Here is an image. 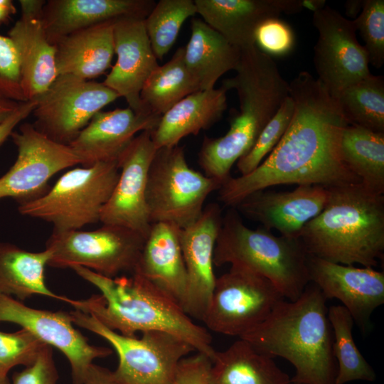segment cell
<instances>
[{"instance_id": "cell-1", "label": "cell", "mask_w": 384, "mask_h": 384, "mask_svg": "<svg viewBox=\"0 0 384 384\" xmlns=\"http://www.w3.org/2000/svg\"><path fill=\"white\" fill-rule=\"evenodd\" d=\"M294 110L278 144L250 173L230 177L218 199L235 207L248 195L277 185L333 188L361 183L341 159L343 131L348 124L336 98L306 71L289 82Z\"/></svg>"}, {"instance_id": "cell-2", "label": "cell", "mask_w": 384, "mask_h": 384, "mask_svg": "<svg viewBox=\"0 0 384 384\" xmlns=\"http://www.w3.org/2000/svg\"><path fill=\"white\" fill-rule=\"evenodd\" d=\"M70 269L100 292L87 299H73L75 309L124 336L149 331L171 334L213 359L216 351L208 329L193 322L177 302L141 274L110 278L81 266Z\"/></svg>"}, {"instance_id": "cell-3", "label": "cell", "mask_w": 384, "mask_h": 384, "mask_svg": "<svg viewBox=\"0 0 384 384\" xmlns=\"http://www.w3.org/2000/svg\"><path fill=\"white\" fill-rule=\"evenodd\" d=\"M235 70V75L223 84L236 90L239 112L233 116L223 136L205 137L198 152V164L204 174L220 183L230 177L233 166L251 150L289 95V83L274 60L256 46L240 50Z\"/></svg>"}, {"instance_id": "cell-4", "label": "cell", "mask_w": 384, "mask_h": 384, "mask_svg": "<svg viewBox=\"0 0 384 384\" xmlns=\"http://www.w3.org/2000/svg\"><path fill=\"white\" fill-rule=\"evenodd\" d=\"M326 299L310 282L296 300L280 301L259 325L241 336L260 352L287 360L301 384H336L333 332Z\"/></svg>"}, {"instance_id": "cell-5", "label": "cell", "mask_w": 384, "mask_h": 384, "mask_svg": "<svg viewBox=\"0 0 384 384\" xmlns=\"http://www.w3.org/2000/svg\"><path fill=\"white\" fill-rule=\"evenodd\" d=\"M323 210L302 230L309 256L374 267L384 255V195L361 183L329 188Z\"/></svg>"}, {"instance_id": "cell-6", "label": "cell", "mask_w": 384, "mask_h": 384, "mask_svg": "<svg viewBox=\"0 0 384 384\" xmlns=\"http://www.w3.org/2000/svg\"><path fill=\"white\" fill-rule=\"evenodd\" d=\"M308 257L299 239L277 236L264 228H249L230 207L223 216L213 265L251 270L270 281L285 299L294 301L310 283Z\"/></svg>"}, {"instance_id": "cell-7", "label": "cell", "mask_w": 384, "mask_h": 384, "mask_svg": "<svg viewBox=\"0 0 384 384\" xmlns=\"http://www.w3.org/2000/svg\"><path fill=\"white\" fill-rule=\"evenodd\" d=\"M119 175L117 161L70 169L43 194L19 203L18 211L51 223L55 231L80 230L100 221Z\"/></svg>"}, {"instance_id": "cell-8", "label": "cell", "mask_w": 384, "mask_h": 384, "mask_svg": "<svg viewBox=\"0 0 384 384\" xmlns=\"http://www.w3.org/2000/svg\"><path fill=\"white\" fill-rule=\"evenodd\" d=\"M220 186L190 167L181 146L157 149L146 189L151 224L169 223L181 229L190 225L201 216L208 196Z\"/></svg>"}, {"instance_id": "cell-9", "label": "cell", "mask_w": 384, "mask_h": 384, "mask_svg": "<svg viewBox=\"0 0 384 384\" xmlns=\"http://www.w3.org/2000/svg\"><path fill=\"white\" fill-rule=\"evenodd\" d=\"M73 324L106 340L119 362L114 370L122 384H170L178 362L195 349L167 332L149 331L140 338L113 331L93 316L75 309L68 312Z\"/></svg>"}, {"instance_id": "cell-10", "label": "cell", "mask_w": 384, "mask_h": 384, "mask_svg": "<svg viewBox=\"0 0 384 384\" xmlns=\"http://www.w3.org/2000/svg\"><path fill=\"white\" fill-rule=\"evenodd\" d=\"M146 238L131 229L102 224L92 230H53L46 243L52 252L48 266H81L102 276L114 278L132 274Z\"/></svg>"}, {"instance_id": "cell-11", "label": "cell", "mask_w": 384, "mask_h": 384, "mask_svg": "<svg viewBox=\"0 0 384 384\" xmlns=\"http://www.w3.org/2000/svg\"><path fill=\"white\" fill-rule=\"evenodd\" d=\"M284 299L265 277L239 266L216 277L202 322L208 330L240 338Z\"/></svg>"}, {"instance_id": "cell-12", "label": "cell", "mask_w": 384, "mask_h": 384, "mask_svg": "<svg viewBox=\"0 0 384 384\" xmlns=\"http://www.w3.org/2000/svg\"><path fill=\"white\" fill-rule=\"evenodd\" d=\"M118 97L102 82L58 75L36 100L33 125L53 142L69 146L96 113Z\"/></svg>"}, {"instance_id": "cell-13", "label": "cell", "mask_w": 384, "mask_h": 384, "mask_svg": "<svg viewBox=\"0 0 384 384\" xmlns=\"http://www.w3.org/2000/svg\"><path fill=\"white\" fill-rule=\"evenodd\" d=\"M313 24L319 33L314 48L316 79L332 97L371 74L353 20L325 6L314 11Z\"/></svg>"}, {"instance_id": "cell-14", "label": "cell", "mask_w": 384, "mask_h": 384, "mask_svg": "<svg viewBox=\"0 0 384 384\" xmlns=\"http://www.w3.org/2000/svg\"><path fill=\"white\" fill-rule=\"evenodd\" d=\"M10 137L18 154L13 166L0 178V199L12 198L19 203L34 199L46 192L55 174L80 164L69 146L53 142L33 124H21Z\"/></svg>"}, {"instance_id": "cell-15", "label": "cell", "mask_w": 384, "mask_h": 384, "mask_svg": "<svg viewBox=\"0 0 384 384\" xmlns=\"http://www.w3.org/2000/svg\"><path fill=\"white\" fill-rule=\"evenodd\" d=\"M19 325L45 343L56 348L68 359L73 384H82L94 360L112 353L107 347L89 343L66 311L31 308L14 297L0 294V323Z\"/></svg>"}, {"instance_id": "cell-16", "label": "cell", "mask_w": 384, "mask_h": 384, "mask_svg": "<svg viewBox=\"0 0 384 384\" xmlns=\"http://www.w3.org/2000/svg\"><path fill=\"white\" fill-rule=\"evenodd\" d=\"M151 131L138 134L119 156V178L100 220L102 224L124 227L145 238L151 225L146 203L147 177L157 149Z\"/></svg>"}, {"instance_id": "cell-17", "label": "cell", "mask_w": 384, "mask_h": 384, "mask_svg": "<svg viewBox=\"0 0 384 384\" xmlns=\"http://www.w3.org/2000/svg\"><path fill=\"white\" fill-rule=\"evenodd\" d=\"M222 220L220 206L210 203L204 207L194 223L180 230V243L187 275L182 307L191 319L201 321L216 279L213 252Z\"/></svg>"}, {"instance_id": "cell-18", "label": "cell", "mask_w": 384, "mask_h": 384, "mask_svg": "<svg viewBox=\"0 0 384 384\" xmlns=\"http://www.w3.org/2000/svg\"><path fill=\"white\" fill-rule=\"evenodd\" d=\"M310 282L324 297L336 299L362 329L373 311L384 303V273L373 267H357L309 256Z\"/></svg>"}, {"instance_id": "cell-19", "label": "cell", "mask_w": 384, "mask_h": 384, "mask_svg": "<svg viewBox=\"0 0 384 384\" xmlns=\"http://www.w3.org/2000/svg\"><path fill=\"white\" fill-rule=\"evenodd\" d=\"M46 1L20 0V18L8 32L19 58L21 85L26 101L38 100L58 76L56 47L43 21Z\"/></svg>"}, {"instance_id": "cell-20", "label": "cell", "mask_w": 384, "mask_h": 384, "mask_svg": "<svg viewBox=\"0 0 384 384\" xmlns=\"http://www.w3.org/2000/svg\"><path fill=\"white\" fill-rule=\"evenodd\" d=\"M329 196L327 188L299 185L289 191H255L234 208L268 230H276L282 236L299 239L304 225L323 210Z\"/></svg>"}, {"instance_id": "cell-21", "label": "cell", "mask_w": 384, "mask_h": 384, "mask_svg": "<svg viewBox=\"0 0 384 384\" xmlns=\"http://www.w3.org/2000/svg\"><path fill=\"white\" fill-rule=\"evenodd\" d=\"M114 42L117 60L102 83L119 97H124L134 112L144 114L140 92L146 80L159 66L146 33L144 19L126 18L116 21Z\"/></svg>"}, {"instance_id": "cell-22", "label": "cell", "mask_w": 384, "mask_h": 384, "mask_svg": "<svg viewBox=\"0 0 384 384\" xmlns=\"http://www.w3.org/2000/svg\"><path fill=\"white\" fill-rule=\"evenodd\" d=\"M159 117L137 114L129 107L100 111L69 146L84 167L117 161L133 139L142 132L154 130Z\"/></svg>"}, {"instance_id": "cell-23", "label": "cell", "mask_w": 384, "mask_h": 384, "mask_svg": "<svg viewBox=\"0 0 384 384\" xmlns=\"http://www.w3.org/2000/svg\"><path fill=\"white\" fill-rule=\"evenodd\" d=\"M194 3L201 19L240 50L255 46V30L264 21L305 8V0H194Z\"/></svg>"}, {"instance_id": "cell-24", "label": "cell", "mask_w": 384, "mask_h": 384, "mask_svg": "<svg viewBox=\"0 0 384 384\" xmlns=\"http://www.w3.org/2000/svg\"><path fill=\"white\" fill-rule=\"evenodd\" d=\"M153 0H49L43 8V21L49 41L100 23L126 18L145 19Z\"/></svg>"}, {"instance_id": "cell-25", "label": "cell", "mask_w": 384, "mask_h": 384, "mask_svg": "<svg viewBox=\"0 0 384 384\" xmlns=\"http://www.w3.org/2000/svg\"><path fill=\"white\" fill-rule=\"evenodd\" d=\"M178 227L152 223L133 273H138L183 306L187 275ZM183 308V307H182Z\"/></svg>"}, {"instance_id": "cell-26", "label": "cell", "mask_w": 384, "mask_h": 384, "mask_svg": "<svg viewBox=\"0 0 384 384\" xmlns=\"http://www.w3.org/2000/svg\"><path fill=\"white\" fill-rule=\"evenodd\" d=\"M219 88L195 92L174 105L161 117L151 136L156 149L178 145L189 135H196L217 122L227 108V92Z\"/></svg>"}, {"instance_id": "cell-27", "label": "cell", "mask_w": 384, "mask_h": 384, "mask_svg": "<svg viewBox=\"0 0 384 384\" xmlns=\"http://www.w3.org/2000/svg\"><path fill=\"white\" fill-rule=\"evenodd\" d=\"M114 22L92 26L59 39L55 44L58 75L89 80L110 68L114 55Z\"/></svg>"}, {"instance_id": "cell-28", "label": "cell", "mask_w": 384, "mask_h": 384, "mask_svg": "<svg viewBox=\"0 0 384 384\" xmlns=\"http://www.w3.org/2000/svg\"><path fill=\"white\" fill-rule=\"evenodd\" d=\"M191 31L190 39L184 47L186 67L199 90L213 89L223 75L235 70L240 50L201 18L191 19Z\"/></svg>"}, {"instance_id": "cell-29", "label": "cell", "mask_w": 384, "mask_h": 384, "mask_svg": "<svg viewBox=\"0 0 384 384\" xmlns=\"http://www.w3.org/2000/svg\"><path fill=\"white\" fill-rule=\"evenodd\" d=\"M52 252L46 248L30 252L17 245L0 242V294L25 300L41 295L65 302L72 299L52 292L45 280V269Z\"/></svg>"}, {"instance_id": "cell-30", "label": "cell", "mask_w": 384, "mask_h": 384, "mask_svg": "<svg viewBox=\"0 0 384 384\" xmlns=\"http://www.w3.org/2000/svg\"><path fill=\"white\" fill-rule=\"evenodd\" d=\"M213 384H288L291 378L273 361L240 338L217 351L212 360Z\"/></svg>"}, {"instance_id": "cell-31", "label": "cell", "mask_w": 384, "mask_h": 384, "mask_svg": "<svg viewBox=\"0 0 384 384\" xmlns=\"http://www.w3.org/2000/svg\"><path fill=\"white\" fill-rule=\"evenodd\" d=\"M343 162L366 188L384 193V133L348 124L340 145Z\"/></svg>"}, {"instance_id": "cell-32", "label": "cell", "mask_w": 384, "mask_h": 384, "mask_svg": "<svg viewBox=\"0 0 384 384\" xmlns=\"http://www.w3.org/2000/svg\"><path fill=\"white\" fill-rule=\"evenodd\" d=\"M197 91L198 85L185 63L184 47H180L145 82L140 92L142 112L161 117L177 102Z\"/></svg>"}, {"instance_id": "cell-33", "label": "cell", "mask_w": 384, "mask_h": 384, "mask_svg": "<svg viewBox=\"0 0 384 384\" xmlns=\"http://www.w3.org/2000/svg\"><path fill=\"white\" fill-rule=\"evenodd\" d=\"M328 319L333 332V353L338 362L336 384L374 381V370L355 343L354 321L349 311L342 305H333L328 309Z\"/></svg>"}, {"instance_id": "cell-34", "label": "cell", "mask_w": 384, "mask_h": 384, "mask_svg": "<svg viewBox=\"0 0 384 384\" xmlns=\"http://www.w3.org/2000/svg\"><path fill=\"white\" fill-rule=\"evenodd\" d=\"M334 98L348 124L384 133V78L370 74Z\"/></svg>"}, {"instance_id": "cell-35", "label": "cell", "mask_w": 384, "mask_h": 384, "mask_svg": "<svg viewBox=\"0 0 384 384\" xmlns=\"http://www.w3.org/2000/svg\"><path fill=\"white\" fill-rule=\"evenodd\" d=\"M197 14L193 0H160L144 19L151 48L157 60L174 45L184 21Z\"/></svg>"}, {"instance_id": "cell-36", "label": "cell", "mask_w": 384, "mask_h": 384, "mask_svg": "<svg viewBox=\"0 0 384 384\" xmlns=\"http://www.w3.org/2000/svg\"><path fill=\"white\" fill-rule=\"evenodd\" d=\"M294 110V100L289 95L264 127L251 150L237 161L240 176L255 169L278 144L291 122Z\"/></svg>"}, {"instance_id": "cell-37", "label": "cell", "mask_w": 384, "mask_h": 384, "mask_svg": "<svg viewBox=\"0 0 384 384\" xmlns=\"http://www.w3.org/2000/svg\"><path fill=\"white\" fill-rule=\"evenodd\" d=\"M47 345L29 331H0V378H6L9 370L17 366H31Z\"/></svg>"}, {"instance_id": "cell-38", "label": "cell", "mask_w": 384, "mask_h": 384, "mask_svg": "<svg viewBox=\"0 0 384 384\" xmlns=\"http://www.w3.org/2000/svg\"><path fill=\"white\" fill-rule=\"evenodd\" d=\"M353 21L365 42L369 63L381 68L384 63V1H363L361 11Z\"/></svg>"}, {"instance_id": "cell-39", "label": "cell", "mask_w": 384, "mask_h": 384, "mask_svg": "<svg viewBox=\"0 0 384 384\" xmlns=\"http://www.w3.org/2000/svg\"><path fill=\"white\" fill-rule=\"evenodd\" d=\"M254 38L257 48L271 58L289 55L296 44L292 28L279 17L262 22L256 28Z\"/></svg>"}, {"instance_id": "cell-40", "label": "cell", "mask_w": 384, "mask_h": 384, "mask_svg": "<svg viewBox=\"0 0 384 384\" xmlns=\"http://www.w3.org/2000/svg\"><path fill=\"white\" fill-rule=\"evenodd\" d=\"M0 97L27 102L21 85L18 55L9 36L0 35Z\"/></svg>"}, {"instance_id": "cell-41", "label": "cell", "mask_w": 384, "mask_h": 384, "mask_svg": "<svg viewBox=\"0 0 384 384\" xmlns=\"http://www.w3.org/2000/svg\"><path fill=\"white\" fill-rule=\"evenodd\" d=\"M58 378L53 347L47 344L33 364L13 374L11 384H57Z\"/></svg>"}, {"instance_id": "cell-42", "label": "cell", "mask_w": 384, "mask_h": 384, "mask_svg": "<svg viewBox=\"0 0 384 384\" xmlns=\"http://www.w3.org/2000/svg\"><path fill=\"white\" fill-rule=\"evenodd\" d=\"M212 361L198 353L183 358L178 363L170 384H213Z\"/></svg>"}, {"instance_id": "cell-43", "label": "cell", "mask_w": 384, "mask_h": 384, "mask_svg": "<svg viewBox=\"0 0 384 384\" xmlns=\"http://www.w3.org/2000/svg\"><path fill=\"white\" fill-rule=\"evenodd\" d=\"M36 105V100L21 102L11 114L0 124V145L11 136L14 128L21 122L32 114Z\"/></svg>"}, {"instance_id": "cell-44", "label": "cell", "mask_w": 384, "mask_h": 384, "mask_svg": "<svg viewBox=\"0 0 384 384\" xmlns=\"http://www.w3.org/2000/svg\"><path fill=\"white\" fill-rule=\"evenodd\" d=\"M82 384H122L114 371L92 364Z\"/></svg>"}, {"instance_id": "cell-45", "label": "cell", "mask_w": 384, "mask_h": 384, "mask_svg": "<svg viewBox=\"0 0 384 384\" xmlns=\"http://www.w3.org/2000/svg\"><path fill=\"white\" fill-rule=\"evenodd\" d=\"M21 103L20 102L0 97V124L12 114Z\"/></svg>"}, {"instance_id": "cell-46", "label": "cell", "mask_w": 384, "mask_h": 384, "mask_svg": "<svg viewBox=\"0 0 384 384\" xmlns=\"http://www.w3.org/2000/svg\"><path fill=\"white\" fill-rule=\"evenodd\" d=\"M16 13L11 0H0V25L9 21Z\"/></svg>"}, {"instance_id": "cell-47", "label": "cell", "mask_w": 384, "mask_h": 384, "mask_svg": "<svg viewBox=\"0 0 384 384\" xmlns=\"http://www.w3.org/2000/svg\"><path fill=\"white\" fill-rule=\"evenodd\" d=\"M0 384H11L8 378H0Z\"/></svg>"}, {"instance_id": "cell-48", "label": "cell", "mask_w": 384, "mask_h": 384, "mask_svg": "<svg viewBox=\"0 0 384 384\" xmlns=\"http://www.w3.org/2000/svg\"><path fill=\"white\" fill-rule=\"evenodd\" d=\"M288 384H301V383H293L290 380V382L288 383Z\"/></svg>"}]
</instances>
